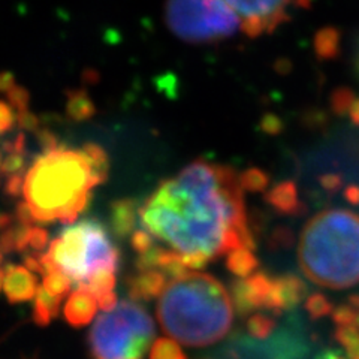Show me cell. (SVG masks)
I'll list each match as a JSON object with an SVG mask.
<instances>
[{
    "label": "cell",
    "instance_id": "cell-1",
    "mask_svg": "<svg viewBox=\"0 0 359 359\" xmlns=\"http://www.w3.org/2000/svg\"><path fill=\"white\" fill-rule=\"evenodd\" d=\"M244 183L229 166L196 161L145 199L140 229L190 271L222 256L253 252Z\"/></svg>",
    "mask_w": 359,
    "mask_h": 359
},
{
    "label": "cell",
    "instance_id": "cell-2",
    "mask_svg": "<svg viewBox=\"0 0 359 359\" xmlns=\"http://www.w3.org/2000/svg\"><path fill=\"white\" fill-rule=\"evenodd\" d=\"M108 177V156L99 145L83 149L55 145L45 150L25 174L17 219L22 223H75L92 190Z\"/></svg>",
    "mask_w": 359,
    "mask_h": 359
},
{
    "label": "cell",
    "instance_id": "cell-3",
    "mask_svg": "<svg viewBox=\"0 0 359 359\" xmlns=\"http://www.w3.org/2000/svg\"><path fill=\"white\" fill-rule=\"evenodd\" d=\"M157 319L174 341L204 347L229 332L233 306L228 290L217 278L184 271L168 280L157 301Z\"/></svg>",
    "mask_w": 359,
    "mask_h": 359
},
{
    "label": "cell",
    "instance_id": "cell-4",
    "mask_svg": "<svg viewBox=\"0 0 359 359\" xmlns=\"http://www.w3.org/2000/svg\"><path fill=\"white\" fill-rule=\"evenodd\" d=\"M299 266L314 285L347 289L359 283V216L344 208L318 212L299 235Z\"/></svg>",
    "mask_w": 359,
    "mask_h": 359
},
{
    "label": "cell",
    "instance_id": "cell-5",
    "mask_svg": "<svg viewBox=\"0 0 359 359\" xmlns=\"http://www.w3.org/2000/svg\"><path fill=\"white\" fill-rule=\"evenodd\" d=\"M39 262L42 276L59 271L76 289H84L100 273H117L118 250L102 224L87 219L65 228L48 250L39 255Z\"/></svg>",
    "mask_w": 359,
    "mask_h": 359
},
{
    "label": "cell",
    "instance_id": "cell-6",
    "mask_svg": "<svg viewBox=\"0 0 359 359\" xmlns=\"http://www.w3.org/2000/svg\"><path fill=\"white\" fill-rule=\"evenodd\" d=\"M154 337L150 314L137 301H120L95 320L88 332L93 359H144Z\"/></svg>",
    "mask_w": 359,
    "mask_h": 359
},
{
    "label": "cell",
    "instance_id": "cell-7",
    "mask_svg": "<svg viewBox=\"0 0 359 359\" xmlns=\"http://www.w3.org/2000/svg\"><path fill=\"white\" fill-rule=\"evenodd\" d=\"M166 25L190 43H211L233 36L240 21L223 0H168Z\"/></svg>",
    "mask_w": 359,
    "mask_h": 359
},
{
    "label": "cell",
    "instance_id": "cell-8",
    "mask_svg": "<svg viewBox=\"0 0 359 359\" xmlns=\"http://www.w3.org/2000/svg\"><path fill=\"white\" fill-rule=\"evenodd\" d=\"M238 18L247 36L269 35L287 22L298 9L307 8L310 0H223Z\"/></svg>",
    "mask_w": 359,
    "mask_h": 359
},
{
    "label": "cell",
    "instance_id": "cell-9",
    "mask_svg": "<svg viewBox=\"0 0 359 359\" xmlns=\"http://www.w3.org/2000/svg\"><path fill=\"white\" fill-rule=\"evenodd\" d=\"M307 353L306 339L292 330L278 331L266 340L243 337L233 346V356L237 359H304Z\"/></svg>",
    "mask_w": 359,
    "mask_h": 359
},
{
    "label": "cell",
    "instance_id": "cell-10",
    "mask_svg": "<svg viewBox=\"0 0 359 359\" xmlns=\"http://www.w3.org/2000/svg\"><path fill=\"white\" fill-rule=\"evenodd\" d=\"M274 287V278L265 274H253L241 282L233 283L232 297L238 313L249 314L250 311L265 309Z\"/></svg>",
    "mask_w": 359,
    "mask_h": 359
},
{
    "label": "cell",
    "instance_id": "cell-11",
    "mask_svg": "<svg viewBox=\"0 0 359 359\" xmlns=\"http://www.w3.org/2000/svg\"><path fill=\"white\" fill-rule=\"evenodd\" d=\"M38 278L25 265H9L5 269L4 290L9 302L20 304L35 299L38 294Z\"/></svg>",
    "mask_w": 359,
    "mask_h": 359
},
{
    "label": "cell",
    "instance_id": "cell-12",
    "mask_svg": "<svg viewBox=\"0 0 359 359\" xmlns=\"http://www.w3.org/2000/svg\"><path fill=\"white\" fill-rule=\"evenodd\" d=\"M306 295V286L299 278L294 276H285L274 278V287L266 302V310L273 313H282L295 309Z\"/></svg>",
    "mask_w": 359,
    "mask_h": 359
},
{
    "label": "cell",
    "instance_id": "cell-13",
    "mask_svg": "<svg viewBox=\"0 0 359 359\" xmlns=\"http://www.w3.org/2000/svg\"><path fill=\"white\" fill-rule=\"evenodd\" d=\"M170 277L156 269H138L128 280V290L132 301H150L156 297L159 298L163 287L166 286Z\"/></svg>",
    "mask_w": 359,
    "mask_h": 359
},
{
    "label": "cell",
    "instance_id": "cell-14",
    "mask_svg": "<svg viewBox=\"0 0 359 359\" xmlns=\"http://www.w3.org/2000/svg\"><path fill=\"white\" fill-rule=\"evenodd\" d=\"M97 301L86 289H75L67 298L65 306V318L72 327L81 328L93 320L97 311Z\"/></svg>",
    "mask_w": 359,
    "mask_h": 359
},
{
    "label": "cell",
    "instance_id": "cell-15",
    "mask_svg": "<svg viewBox=\"0 0 359 359\" xmlns=\"http://www.w3.org/2000/svg\"><path fill=\"white\" fill-rule=\"evenodd\" d=\"M62 299L48 294L42 286L38 289L35 297V307H33V320L39 327H47L54 318L59 316Z\"/></svg>",
    "mask_w": 359,
    "mask_h": 359
},
{
    "label": "cell",
    "instance_id": "cell-16",
    "mask_svg": "<svg viewBox=\"0 0 359 359\" xmlns=\"http://www.w3.org/2000/svg\"><path fill=\"white\" fill-rule=\"evenodd\" d=\"M111 226L118 237H128L133 233L135 207L130 199L117 201L111 208Z\"/></svg>",
    "mask_w": 359,
    "mask_h": 359
},
{
    "label": "cell",
    "instance_id": "cell-17",
    "mask_svg": "<svg viewBox=\"0 0 359 359\" xmlns=\"http://www.w3.org/2000/svg\"><path fill=\"white\" fill-rule=\"evenodd\" d=\"M67 116L72 117L74 120H87L95 116V104L88 95L83 90H75L69 96H67V104H66Z\"/></svg>",
    "mask_w": 359,
    "mask_h": 359
},
{
    "label": "cell",
    "instance_id": "cell-18",
    "mask_svg": "<svg viewBox=\"0 0 359 359\" xmlns=\"http://www.w3.org/2000/svg\"><path fill=\"white\" fill-rule=\"evenodd\" d=\"M257 265L253 252H238L228 257V268L235 276L250 277Z\"/></svg>",
    "mask_w": 359,
    "mask_h": 359
},
{
    "label": "cell",
    "instance_id": "cell-19",
    "mask_svg": "<svg viewBox=\"0 0 359 359\" xmlns=\"http://www.w3.org/2000/svg\"><path fill=\"white\" fill-rule=\"evenodd\" d=\"M247 330H249V334L252 339L266 340L269 335L274 334L276 320L273 318L266 316V314L256 313L249 319V323H247Z\"/></svg>",
    "mask_w": 359,
    "mask_h": 359
},
{
    "label": "cell",
    "instance_id": "cell-20",
    "mask_svg": "<svg viewBox=\"0 0 359 359\" xmlns=\"http://www.w3.org/2000/svg\"><path fill=\"white\" fill-rule=\"evenodd\" d=\"M150 359H187L182 347L172 339H157L153 343Z\"/></svg>",
    "mask_w": 359,
    "mask_h": 359
},
{
    "label": "cell",
    "instance_id": "cell-21",
    "mask_svg": "<svg viewBox=\"0 0 359 359\" xmlns=\"http://www.w3.org/2000/svg\"><path fill=\"white\" fill-rule=\"evenodd\" d=\"M42 287L51 294L55 298H63L67 292L71 290L72 283L71 280L67 278L66 276H63L59 271H48L47 274L43 276V283Z\"/></svg>",
    "mask_w": 359,
    "mask_h": 359
},
{
    "label": "cell",
    "instance_id": "cell-22",
    "mask_svg": "<svg viewBox=\"0 0 359 359\" xmlns=\"http://www.w3.org/2000/svg\"><path fill=\"white\" fill-rule=\"evenodd\" d=\"M9 153L6 154V157H4V162L2 166H0V172L4 175H18L20 171L22 170V166H25V150H20L15 149L14 145H11Z\"/></svg>",
    "mask_w": 359,
    "mask_h": 359
},
{
    "label": "cell",
    "instance_id": "cell-23",
    "mask_svg": "<svg viewBox=\"0 0 359 359\" xmlns=\"http://www.w3.org/2000/svg\"><path fill=\"white\" fill-rule=\"evenodd\" d=\"M306 307H307V311L310 313V316L314 319L323 318V316H327V314H330L331 311H334L331 302L323 295H319V294L310 297Z\"/></svg>",
    "mask_w": 359,
    "mask_h": 359
},
{
    "label": "cell",
    "instance_id": "cell-24",
    "mask_svg": "<svg viewBox=\"0 0 359 359\" xmlns=\"http://www.w3.org/2000/svg\"><path fill=\"white\" fill-rule=\"evenodd\" d=\"M6 95L9 99V105L17 111V114L18 112L29 111V95L21 86L15 84Z\"/></svg>",
    "mask_w": 359,
    "mask_h": 359
},
{
    "label": "cell",
    "instance_id": "cell-25",
    "mask_svg": "<svg viewBox=\"0 0 359 359\" xmlns=\"http://www.w3.org/2000/svg\"><path fill=\"white\" fill-rule=\"evenodd\" d=\"M15 120H17L15 109L8 102L0 100V135L13 129Z\"/></svg>",
    "mask_w": 359,
    "mask_h": 359
},
{
    "label": "cell",
    "instance_id": "cell-26",
    "mask_svg": "<svg viewBox=\"0 0 359 359\" xmlns=\"http://www.w3.org/2000/svg\"><path fill=\"white\" fill-rule=\"evenodd\" d=\"M47 244H48V232L45 231L43 228L33 226L32 235H30L29 249H32L36 255V252H42L45 247H47Z\"/></svg>",
    "mask_w": 359,
    "mask_h": 359
},
{
    "label": "cell",
    "instance_id": "cell-27",
    "mask_svg": "<svg viewBox=\"0 0 359 359\" xmlns=\"http://www.w3.org/2000/svg\"><path fill=\"white\" fill-rule=\"evenodd\" d=\"M17 121L22 129H27V130H33V129H36V126H38V118H36V116H33L30 111L18 112Z\"/></svg>",
    "mask_w": 359,
    "mask_h": 359
},
{
    "label": "cell",
    "instance_id": "cell-28",
    "mask_svg": "<svg viewBox=\"0 0 359 359\" xmlns=\"http://www.w3.org/2000/svg\"><path fill=\"white\" fill-rule=\"evenodd\" d=\"M14 86H15V81H14L13 74H9V72L0 74V92L8 93Z\"/></svg>",
    "mask_w": 359,
    "mask_h": 359
},
{
    "label": "cell",
    "instance_id": "cell-29",
    "mask_svg": "<svg viewBox=\"0 0 359 359\" xmlns=\"http://www.w3.org/2000/svg\"><path fill=\"white\" fill-rule=\"evenodd\" d=\"M318 359H351L347 355L339 352V351H323Z\"/></svg>",
    "mask_w": 359,
    "mask_h": 359
},
{
    "label": "cell",
    "instance_id": "cell-30",
    "mask_svg": "<svg viewBox=\"0 0 359 359\" xmlns=\"http://www.w3.org/2000/svg\"><path fill=\"white\" fill-rule=\"evenodd\" d=\"M4 282H5V271L0 269V292L4 290Z\"/></svg>",
    "mask_w": 359,
    "mask_h": 359
},
{
    "label": "cell",
    "instance_id": "cell-31",
    "mask_svg": "<svg viewBox=\"0 0 359 359\" xmlns=\"http://www.w3.org/2000/svg\"><path fill=\"white\" fill-rule=\"evenodd\" d=\"M2 256H4V250H2V247H0V262H2Z\"/></svg>",
    "mask_w": 359,
    "mask_h": 359
},
{
    "label": "cell",
    "instance_id": "cell-32",
    "mask_svg": "<svg viewBox=\"0 0 359 359\" xmlns=\"http://www.w3.org/2000/svg\"><path fill=\"white\" fill-rule=\"evenodd\" d=\"M2 162H4V156H2V153H0V166H2Z\"/></svg>",
    "mask_w": 359,
    "mask_h": 359
}]
</instances>
